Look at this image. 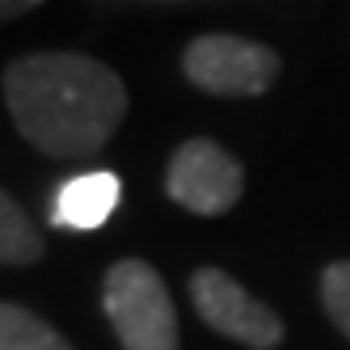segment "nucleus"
<instances>
[{
	"instance_id": "obj_2",
	"label": "nucleus",
	"mask_w": 350,
	"mask_h": 350,
	"mask_svg": "<svg viewBox=\"0 0 350 350\" xmlns=\"http://www.w3.org/2000/svg\"><path fill=\"white\" fill-rule=\"evenodd\" d=\"M102 312L122 350H182L178 308L152 262H114L102 279Z\"/></svg>"
},
{
	"instance_id": "obj_5",
	"label": "nucleus",
	"mask_w": 350,
	"mask_h": 350,
	"mask_svg": "<svg viewBox=\"0 0 350 350\" xmlns=\"http://www.w3.org/2000/svg\"><path fill=\"white\" fill-rule=\"evenodd\" d=\"M165 194L190 215H228L245 194V165L211 135H190L165 165Z\"/></svg>"
},
{
	"instance_id": "obj_6",
	"label": "nucleus",
	"mask_w": 350,
	"mask_h": 350,
	"mask_svg": "<svg viewBox=\"0 0 350 350\" xmlns=\"http://www.w3.org/2000/svg\"><path fill=\"white\" fill-rule=\"evenodd\" d=\"M122 198V182L114 169H93L77 173L72 182H64L51 198V224L68 232H93L114 215Z\"/></svg>"
},
{
	"instance_id": "obj_3",
	"label": "nucleus",
	"mask_w": 350,
	"mask_h": 350,
	"mask_svg": "<svg viewBox=\"0 0 350 350\" xmlns=\"http://www.w3.org/2000/svg\"><path fill=\"white\" fill-rule=\"evenodd\" d=\"M182 77L211 97H262L279 85L283 59L274 46L241 34H198L182 51Z\"/></svg>"
},
{
	"instance_id": "obj_4",
	"label": "nucleus",
	"mask_w": 350,
	"mask_h": 350,
	"mask_svg": "<svg viewBox=\"0 0 350 350\" xmlns=\"http://www.w3.org/2000/svg\"><path fill=\"white\" fill-rule=\"evenodd\" d=\"M186 291H190V304H194L198 321H203L207 329H215L219 338H232L249 350L283 346V338H287L283 317L274 312L266 299H258L254 291H245L228 270L198 266V270H190Z\"/></svg>"
},
{
	"instance_id": "obj_7",
	"label": "nucleus",
	"mask_w": 350,
	"mask_h": 350,
	"mask_svg": "<svg viewBox=\"0 0 350 350\" xmlns=\"http://www.w3.org/2000/svg\"><path fill=\"white\" fill-rule=\"evenodd\" d=\"M42 258H46V241L38 232V224L0 186V266L26 270V266H38Z\"/></svg>"
},
{
	"instance_id": "obj_9",
	"label": "nucleus",
	"mask_w": 350,
	"mask_h": 350,
	"mask_svg": "<svg viewBox=\"0 0 350 350\" xmlns=\"http://www.w3.org/2000/svg\"><path fill=\"white\" fill-rule=\"evenodd\" d=\"M321 308L334 321V329L350 342V258L321 270Z\"/></svg>"
},
{
	"instance_id": "obj_8",
	"label": "nucleus",
	"mask_w": 350,
	"mask_h": 350,
	"mask_svg": "<svg viewBox=\"0 0 350 350\" xmlns=\"http://www.w3.org/2000/svg\"><path fill=\"white\" fill-rule=\"evenodd\" d=\"M0 350H72V342L34 308L0 299Z\"/></svg>"
},
{
	"instance_id": "obj_1",
	"label": "nucleus",
	"mask_w": 350,
	"mask_h": 350,
	"mask_svg": "<svg viewBox=\"0 0 350 350\" xmlns=\"http://www.w3.org/2000/svg\"><path fill=\"white\" fill-rule=\"evenodd\" d=\"M0 93L17 135L51 161H89L127 118L122 77L85 51H30L5 64Z\"/></svg>"
},
{
	"instance_id": "obj_10",
	"label": "nucleus",
	"mask_w": 350,
	"mask_h": 350,
	"mask_svg": "<svg viewBox=\"0 0 350 350\" xmlns=\"http://www.w3.org/2000/svg\"><path fill=\"white\" fill-rule=\"evenodd\" d=\"M42 5V0H0V21H17Z\"/></svg>"
}]
</instances>
